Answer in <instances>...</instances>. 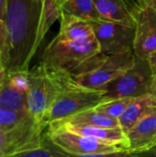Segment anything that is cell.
I'll return each mask as SVG.
<instances>
[{"instance_id": "cell-20", "label": "cell", "mask_w": 156, "mask_h": 157, "mask_svg": "<svg viewBox=\"0 0 156 157\" xmlns=\"http://www.w3.org/2000/svg\"><path fill=\"white\" fill-rule=\"evenodd\" d=\"M45 134V131H44ZM48 144L50 145V148L51 149L52 153L56 155V157H139L137 155L124 150V151H119V152H114V153H108V154H86V155H75V154H71L68 152L63 151L57 145H55L50 139L49 137L45 134Z\"/></svg>"}, {"instance_id": "cell-27", "label": "cell", "mask_w": 156, "mask_h": 157, "mask_svg": "<svg viewBox=\"0 0 156 157\" xmlns=\"http://www.w3.org/2000/svg\"><path fill=\"white\" fill-rule=\"evenodd\" d=\"M4 39H5V24H4V22L0 21V66H1V55H2V48H3Z\"/></svg>"}, {"instance_id": "cell-30", "label": "cell", "mask_w": 156, "mask_h": 157, "mask_svg": "<svg viewBox=\"0 0 156 157\" xmlns=\"http://www.w3.org/2000/svg\"><path fill=\"white\" fill-rule=\"evenodd\" d=\"M57 1H58V3H59L61 6H63V4L65 1H67V0H57Z\"/></svg>"}, {"instance_id": "cell-17", "label": "cell", "mask_w": 156, "mask_h": 157, "mask_svg": "<svg viewBox=\"0 0 156 157\" xmlns=\"http://www.w3.org/2000/svg\"><path fill=\"white\" fill-rule=\"evenodd\" d=\"M58 121L72 123V124L96 125V126H102V127H108V128L120 127V123L118 120H115L113 118L107 116L106 114L97 110L95 108L78 112L74 115H72L64 120Z\"/></svg>"}, {"instance_id": "cell-29", "label": "cell", "mask_w": 156, "mask_h": 157, "mask_svg": "<svg viewBox=\"0 0 156 157\" xmlns=\"http://www.w3.org/2000/svg\"><path fill=\"white\" fill-rule=\"evenodd\" d=\"M150 5L154 8L156 10V0H151V2H150Z\"/></svg>"}, {"instance_id": "cell-10", "label": "cell", "mask_w": 156, "mask_h": 157, "mask_svg": "<svg viewBox=\"0 0 156 157\" xmlns=\"http://www.w3.org/2000/svg\"><path fill=\"white\" fill-rule=\"evenodd\" d=\"M135 19L133 52L137 57L147 60L156 51V10L148 5L135 15Z\"/></svg>"}, {"instance_id": "cell-8", "label": "cell", "mask_w": 156, "mask_h": 157, "mask_svg": "<svg viewBox=\"0 0 156 157\" xmlns=\"http://www.w3.org/2000/svg\"><path fill=\"white\" fill-rule=\"evenodd\" d=\"M45 127L29 120L9 129L0 128V157H9L41 145Z\"/></svg>"}, {"instance_id": "cell-6", "label": "cell", "mask_w": 156, "mask_h": 157, "mask_svg": "<svg viewBox=\"0 0 156 157\" xmlns=\"http://www.w3.org/2000/svg\"><path fill=\"white\" fill-rule=\"evenodd\" d=\"M153 78L148 61L136 56L133 65L129 70L103 88L105 100L138 98L150 94Z\"/></svg>"}, {"instance_id": "cell-16", "label": "cell", "mask_w": 156, "mask_h": 157, "mask_svg": "<svg viewBox=\"0 0 156 157\" xmlns=\"http://www.w3.org/2000/svg\"><path fill=\"white\" fill-rule=\"evenodd\" d=\"M57 36L65 40H74L92 38L95 34L90 21L62 12L60 29Z\"/></svg>"}, {"instance_id": "cell-26", "label": "cell", "mask_w": 156, "mask_h": 157, "mask_svg": "<svg viewBox=\"0 0 156 157\" xmlns=\"http://www.w3.org/2000/svg\"><path fill=\"white\" fill-rule=\"evenodd\" d=\"M7 0H0V21L4 22L6 18Z\"/></svg>"}, {"instance_id": "cell-15", "label": "cell", "mask_w": 156, "mask_h": 157, "mask_svg": "<svg viewBox=\"0 0 156 157\" xmlns=\"http://www.w3.org/2000/svg\"><path fill=\"white\" fill-rule=\"evenodd\" d=\"M101 17L107 21L119 22L130 26L136 24L134 15L123 0H93Z\"/></svg>"}, {"instance_id": "cell-4", "label": "cell", "mask_w": 156, "mask_h": 157, "mask_svg": "<svg viewBox=\"0 0 156 157\" xmlns=\"http://www.w3.org/2000/svg\"><path fill=\"white\" fill-rule=\"evenodd\" d=\"M100 52L96 37L84 40H65L55 36L42 54L41 63L52 69L74 74L88 60Z\"/></svg>"}, {"instance_id": "cell-21", "label": "cell", "mask_w": 156, "mask_h": 157, "mask_svg": "<svg viewBox=\"0 0 156 157\" xmlns=\"http://www.w3.org/2000/svg\"><path fill=\"white\" fill-rule=\"evenodd\" d=\"M32 119L29 111H12L0 109L1 129H9Z\"/></svg>"}, {"instance_id": "cell-19", "label": "cell", "mask_w": 156, "mask_h": 157, "mask_svg": "<svg viewBox=\"0 0 156 157\" xmlns=\"http://www.w3.org/2000/svg\"><path fill=\"white\" fill-rule=\"evenodd\" d=\"M133 98H123L104 100L97 107H95V109L106 114L107 116L119 121V118L122 115V113Z\"/></svg>"}, {"instance_id": "cell-11", "label": "cell", "mask_w": 156, "mask_h": 157, "mask_svg": "<svg viewBox=\"0 0 156 157\" xmlns=\"http://www.w3.org/2000/svg\"><path fill=\"white\" fill-rule=\"evenodd\" d=\"M128 151L137 154L156 145V107L143 116L127 133Z\"/></svg>"}, {"instance_id": "cell-2", "label": "cell", "mask_w": 156, "mask_h": 157, "mask_svg": "<svg viewBox=\"0 0 156 157\" xmlns=\"http://www.w3.org/2000/svg\"><path fill=\"white\" fill-rule=\"evenodd\" d=\"M50 69L56 78L59 89L44 115L42 124L45 128L50 123L93 109L105 100V90L85 87L75 81L72 74L62 70Z\"/></svg>"}, {"instance_id": "cell-5", "label": "cell", "mask_w": 156, "mask_h": 157, "mask_svg": "<svg viewBox=\"0 0 156 157\" xmlns=\"http://www.w3.org/2000/svg\"><path fill=\"white\" fill-rule=\"evenodd\" d=\"M29 112L37 122L43 126L44 115L58 93V83L52 71L41 62L34 68L29 69Z\"/></svg>"}, {"instance_id": "cell-24", "label": "cell", "mask_w": 156, "mask_h": 157, "mask_svg": "<svg viewBox=\"0 0 156 157\" xmlns=\"http://www.w3.org/2000/svg\"><path fill=\"white\" fill-rule=\"evenodd\" d=\"M135 155H137L139 157H156V145L146 151H143Z\"/></svg>"}, {"instance_id": "cell-22", "label": "cell", "mask_w": 156, "mask_h": 157, "mask_svg": "<svg viewBox=\"0 0 156 157\" xmlns=\"http://www.w3.org/2000/svg\"><path fill=\"white\" fill-rule=\"evenodd\" d=\"M9 157H56V155L52 153L51 149L50 148L47 138H46L45 134L43 133L42 143L40 147L34 148L31 150H28V151H25L20 154H17V155Z\"/></svg>"}, {"instance_id": "cell-23", "label": "cell", "mask_w": 156, "mask_h": 157, "mask_svg": "<svg viewBox=\"0 0 156 157\" xmlns=\"http://www.w3.org/2000/svg\"><path fill=\"white\" fill-rule=\"evenodd\" d=\"M123 1L126 3V5L128 6L131 13L134 15V17L142 8L150 5L151 2V0H123Z\"/></svg>"}, {"instance_id": "cell-14", "label": "cell", "mask_w": 156, "mask_h": 157, "mask_svg": "<svg viewBox=\"0 0 156 157\" xmlns=\"http://www.w3.org/2000/svg\"><path fill=\"white\" fill-rule=\"evenodd\" d=\"M0 109L12 111H29L28 93L17 89L6 73H0Z\"/></svg>"}, {"instance_id": "cell-31", "label": "cell", "mask_w": 156, "mask_h": 157, "mask_svg": "<svg viewBox=\"0 0 156 157\" xmlns=\"http://www.w3.org/2000/svg\"><path fill=\"white\" fill-rule=\"evenodd\" d=\"M2 72H4V70H3V68L0 66V73H2Z\"/></svg>"}, {"instance_id": "cell-13", "label": "cell", "mask_w": 156, "mask_h": 157, "mask_svg": "<svg viewBox=\"0 0 156 157\" xmlns=\"http://www.w3.org/2000/svg\"><path fill=\"white\" fill-rule=\"evenodd\" d=\"M154 107H156V99L151 94L134 98L128 105L122 115L119 118L120 129L126 134Z\"/></svg>"}, {"instance_id": "cell-25", "label": "cell", "mask_w": 156, "mask_h": 157, "mask_svg": "<svg viewBox=\"0 0 156 157\" xmlns=\"http://www.w3.org/2000/svg\"><path fill=\"white\" fill-rule=\"evenodd\" d=\"M147 61H148V63L150 64L153 75L154 76V75H156V51L153 54L150 55V57L147 59Z\"/></svg>"}, {"instance_id": "cell-7", "label": "cell", "mask_w": 156, "mask_h": 157, "mask_svg": "<svg viewBox=\"0 0 156 157\" xmlns=\"http://www.w3.org/2000/svg\"><path fill=\"white\" fill-rule=\"evenodd\" d=\"M45 134L55 145L65 152L75 155L108 154L125 150L120 145L84 136L52 123L46 127Z\"/></svg>"}, {"instance_id": "cell-3", "label": "cell", "mask_w": 156, "mask_h": 157, "mask_svg": "<svg viewBox=\"0 0 156 157\" xmlns=\"http://www.w3.org/2000/svg\"><path fill=\"white\" fill-rule=\"evenodd\" d=\"M135 57L133 50L108 55L99 52L77 69L73 75L75 81L85 87L103 90L108 84L133 65Z\"/></svg>"}, {"instance_id": "cell-18", "label": "cell", "mask_w": 156, "mask_h": 157, "mask_svg": "<svg viewBox=\"0 0 156 157\" xmlns=\"http://www.w3.org/2000/svg\"><path fill=\"white\" fill-rule=\"evenodd\" d=\"M62 12L90 22L101 20L93 0H67L62 6Z\"/></svg>"}, {"instance_id": "cell-28", "label": "cell", "mask_w": 156, "mask_h": 157, "mask_svg": "<svg viewBox=\"0 0 156 157\" xmlns=\"http://www.w3.org/2000/svg\"><path fill=\"white\" fill-rule=\"evenodd\" d=\"M150 94H151V95L156 99V75H154V78H153V82H152V86H151Z\"/></svg>"}, {"instance_id": "cell-1", "label": "cell", "mask_w": 156, "mask_h": 157, "mask_svg": "<svg viewBox=\"0 0 156 157\" xmlns=\"http://www.w3.org/2000/svg\"><path fill=\"white\" fill-rule=\"evenodd\" d=\"M1 66L7 74L27 73L51 27L46 0H7Z\"/></svg>"}, {"instance_id": "cell-9", "label": "cell", "mask_w": 156, "mask_h": 157, "mask_svg": "<svg viewBox=\"0 0 156 157\" xmlns=\"http://www.w3.org/2000/svg\"><path fill=\"white\" fill-rule=\"evenodd\" d=\"M91 23L100 47V53L108 55L133 50L134 26L103 19Z\"/></svg>"}, {"instance_id": "cell-12", "label": "cell", "mask_w": 156, "mask_h": 157, "mask_svg": "<svg viewBox=\"0 0 156 157\" xmlns=\"http://www.w3.org/2000/svg\"><path fill=\"white\" fill-rule=\"evenodd\" d=\"M52 124L58 125L70 132L84 136L95 138L109 144L120 145L125 150L128 151V141H127L126 134L120 127L108 128V127L88 125V124H72V123H66L61 121H55L52 122Z\"/></svg>"}]
</instances>
